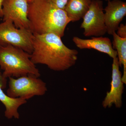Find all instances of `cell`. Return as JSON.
<instances>
[{
	"mask_svg": "<svg viewBox=\"0 0 126 126\" xmlns=\"http://www.w3.org/2000/svg\"><path fill=\"white\" fill-rule=\"evenodd\" d=\"M27 0L28 1V2H29L32 1L33 0Z\"/></svg>",
	"mask_w": 126,
	"mask_h": 126,
	"instance_id": "cell-17",
	"label": "cell"
},
{
	"mask_svg": "<svg viewBox=\"0 0 126 126\" xmlns=\"http://www.w3.org/2000/svg\"><path fill=\"white\" fill-rule=\"evenodd\" d=\"M108 2L107 5L104 9V21L107 33L112 35L126 16V2L121 0H110Z\"/></svg>",
	"mask_w": 126,
	"mask_h": 126,
	"instance_id": "cell-9",
	"label": "cell"
},
{
	"mask_svg": "<svg viewBox=\"0 0 126 126\" xmlns=\"http://www.w3.org/2000/svg\"><path fill=\"white\" fill-rule=\"evenodd\" d=\"M113 48L116 49L119 66L123 67L122 77L123 82L126 84V38H123L118 35L116 32L112 34Z\"/></svg>",
	"mask_w": 126,
	"mask_h": 126,
	"instance_id": "cell-13",
	"label": "cell"
},
{
	"mask_svg": "<svg viewBox=\"0 0 126 126\" xmlns=\"http://www.w3.org/2000/svg\"><path fill=\"white\" fill-rule=\"evenodd\" d=\"M4 0H0V18H2V4Z\"/></svg>",
	"mask_w": 126,
	"mask_h": 126,
	"instance_id": "cell-16",
	"label": "cell"
},
{
	"mask_svg": "<svg viewBox=\"0 0 126 126\" xmlns=\"http://www.w3.org/2000/svg\"><path fill=\"white\" fill-rule=\"evenodd\" d=\"M117 32H116L118 35L123 38H126V25L124 24L119 25L118 28Z\"/></svg>",
	"mask_w": 126,
	"mask_h": 126,
	"instance_id": "cell-15",
	"label": "cell"
},
{
	"mask_svg": "<svg viewBox=\"0 0 126 126\" xmlns=\"http://www.w3.org/2000/svg\"><path fill=\"white\" fill-rule=\"evenodd\" d=\"M30 58V54L18 47L0 46V68L3 71V77L7 79L31 75L39 78V71Z\"/></svg>",
	"mask_w": 126,
	"mask_h": 126,
	"instance_id": "cell-3",
	"label": "cell"
},
{
	"mask_svg": "<svg viewBox=\"0 0 126 126\" xmlns=\"http://www.w3.org/2000/svg\"><path fill=\"white\" fill-rule=\"evenodd\" d=\"M117 57L113 59L112 80L110 91L107 93L106 96L102 102L104 108H110L114 104L117 108L122 106V95L124 90V83L122 79V74L119 70Z\"/></svg>",
	"mask_w": 126,
	"mask_h": 126,
	"instance_id": "cell-8",
	"label": "cell"
},
{
	"mask_svg": "<svg viewBox=\"0 0 126 126\" xmlns=\"http://www.w3.org/2000/svg\"><path fill=\"white\" fill-rule=\"evenodd\" d=\"M106 0V1H109L110 0Z\"/></svg>",
	"mask_w": 126,
	"mask_h": 126,
	"instance_id": "cell-18",
	"label": "cell"
},
{
	"mask_svg": "<svg viewBox=\"0 0 126 126\" xmlns=\"http://www.w3.org/2000/svg\"><path fill=\"white\" fill-rule=\"evenodd\" d=\"M7 83V79L3 77L2 73L0 72V101L5 108V117L8 119H18L20 117L18 109L21 106L27 103V100L21 98L11 97L5 94L3 89L6 88Z\"/></svg>",
	"mask_w": 126,
	"mask_h": 126,
	"instance_id": "cell-11",
	"label": "cell"
},
{
	"mask_svg": "<svg viewBox=\"0 0 126 126\" xmlns=\"http://www.w3.org/2000/svg\"><path fill=\"white\" fill-rule=\"evenodd\" d=\"M34 34L31 31L18 29L10 21L0 23V46L11 45L31 54Z\"/></svg>",
	"mask_w": 126,
	"mask_h": 126,
	"instance_id": "cell-5",
	"label": "cell"
},
{
	"mask_svg": "<svg viewBox=\"0 0 126 126\" xmlns=\"http://www.w3.org/2000/svg\"><path fill=\"white\" fill-rule=\"evenodd\" d=\"M83 19L80 27L84 30L85 36L99 37L107 33L103 1L101 0H92L90 7Z\"/></svg>",
	"mask_w": 126,
	"mask_h": 126,
	"instance_id": "cell-6",
	"label": "cell"
},
{
	"mask_svg": "<svg viewBox=\"0 0 126 126\" xmlns=\"http://www.w3.org/2000/svg\"><path fill=\"white\" fill-rule=\"evenodd\" d=\"M9 79L7 94L11 97L27 100L35 96H43L47 91L46 84L39 78L25 75Z\"/></svg>",
	"mask_w": 126,
	"mask_h": 126,
	"instance_id": "cell-4",
	"label": "cell"
},
{
	"mask_svg": "<svg viewBox=\"0 0 126 126\" xmlns=\"http://www.w3.org/2000/svg\"><path fill=\"white\" fill-rule=\"evenodd\" d=\"M73 41L75 45L80 49H93L108 55L112 59L117 57L116 50L113 47L110 39L107 37H93L91 39H84L74 36Z\"/></svg>",
	"mask_w": 126,
	"mask_h": 126,
	"instance_id": "cell-10",
	"label": "cell"
},
{
	"mask_svg": "<svg viewBox=\"0 0 126 126\" xmlns=\"http://www.w3.org/2000/svg\"><path fill=\"white\" fill-rule=\"evenodd\" d=\"M28 18L33 34L53 33L61 38L70 22L64 10L49 0H33L29 2Z\"/></svg>",
	"mask_w": 126,
	"mask_h": 126,
	"instance_id": "cell-2",
	"label": "cell"
},
{
	"mask_svg": "<svg viewBox=\"0 0 126 126\" xmlns=\"http://www.w3.org/2000/svg\"><path fill=\"white\" fill-rule=\"evenodd\" d=\"M51 2L59 9L64 10L65 6L69 0H49Z\"/></svg>",
	"mask_w": 126,
	"mask_h": 126,
	"instance_id": "cell-14",
	"label": "cell"
},
{
	"mask_svg": "<svg viewBox=\"0 0 126 126\" xmlns=\"http://www.w3.org/2000/svg\"><path fill=\"white\" fill-rule=\"evenodd\" d=\"M29 2L27 0H4L3 21H10L18 29L30 30L28 18Z\"/></svg>",
	"mask_w": 126,
	"mask_h": 126,
	"instance_id": "cell-7",
	"label": "cell"
},
{
	"mask_svg": "<svg viewBox=\"0 0 126 126\" xmlns=\"http://www.w3.org/2000/svg\"><path fill=\"white\" fill-rule=\"evenodd\" d=\"M33 34L30 59L35 64H44L54 71H63L76 63L78 52L67 47L58 35L53 33Z\"/></svg>",
	"mask_w": 126,
	"mask_h": 126,
	"instance_id": "cell-1",
	"label": "cell"
},
{
	"mask_svg": "<svg viewBox=\"0 0 126 126\" xmlns=\"http://www.w3.org/2000/svg\"><path fill=\"white\" fill-rule=\"evenodd\" d=\"M92 0H69L64 9L70 22L83 18L90 7Z\"/></svg>",
	"mask_w": 126,
	"mask_h": 126,
	"instance_id": "cell-12",
	"label": "cell"
}]
</instances>
